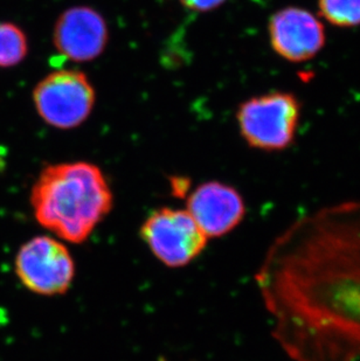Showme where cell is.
<instances>
[{
	"instance_id": "6da1fadb",
	"label": "cell",
	"mask_w": 360,
	"mask_h": 361,
	"mask_svg": "<svg viewBox=\"0 0 360 361\" xmlns=\"http://www.w3.org/2000/svg\"><path fill=\"white\" fill-rule=\"evenodd\" d=\"M255 283L272 338L292 361L360 360V199L290 224Z\"/></svg>"
},
{
	"instance_id": "7a4b0ae2",
	"label": "cell",
	"mask_w": 360,
	"mask_h": 361,
	"mask_svg": "<svg viewBox=\"0 0 360 361\" xmlns=\"http://www.w3.org/2000/svg\"><path fill=\"white\" fill-rule=\"evenodd\" d=\"M112 202L106 176L87 161L49 165L41 171L32 188L37 221L72 243L88 240L112 211Z\"/></svg>"
},
{
	"instance_id": "3957f363",
	"label": "cell",
	"mask_w": 360,
	"mask_h": 361,
	"mask_svg": "<svg viewBox=\"0 0 360 361\" xmlns=\"http://www.w3.org/2000/svg\"><path fill=\"white\" fill-rule=\"evenodd\" d=\"M301 104L294 94L272 92L255 96L239 106V129L249 147L282 151L295 140Z\"/></svg>"
},
{
	"instance_id": "277c9868",
	"label": "cell",
	"mask_w": 360,
	"mask_h": 361,
	"mask_svg": "<svg viewBox=\"0 0 360 361\" xmlns=\"http://www.w3.org/2000/svg\"><path fill=\"white\" fill-rule=\"evenodd\" d=\"M37 114L56 129H74L88 118L95 104V90L80 71H56L41 80L33 92Z\"/></svg>"
},
{
	"instance_id": "5b68a950",
	"label": "cell",
	"mask_w": 360,
	"mask_h": 361,
	"mask_svg": "<svg viewBox=\"0 0 360 361\" xmlns=\"http://www.w3.org/2000/svg\"><path fill=\"white\" fill-rule=\"evenodd\" d=\"M140 235L153 255L170 268L190 264L204 252L208 240L186 209L170 207L152 212Z\"/></svg>"
},
{
	"instance_id": "8992f818",
	"label": "cell",
	"mask_w": 360,
	"mask_h": 361,
	"mask_svg": "<svg viewBox=\"0 0 360 361\" xmlns=\"http://www.w3.org/2000/svg\"><path fill=\"white\" fill-rule=\"evenodd\" d=\"M16 273L33 293L58 296L72 286L75 263L62 242L51 236H37L21 245L16 257Z\"/></svg>"
},
{
	"instance_id": "52a82bcc",
	"label": "cell",
	"mask_w": 360,
	"mask_h": 361,
	"mask_svg": "<svg viewBox=\"0 0 360 361\" xmlns=\"http://www.w3.org/2000/svg\"><path fill=\"white\" fill-rule=\"evenodd\" d=\"M268 32L276 54L295 63L315 58L325 44L322 21L301 7L277 11L270 18Z\"/></svg>"
},
{
	"instance_id": "ba28073f",
	"label": "cell",
	"mask_w": 360,
	"mask_h": 361,
	"mask_svg": "<svg viewBox=\"0 0 360 361\" xmlns=\"http://www.w3.org/2000/svg\"><path fill=\"white\" fill-rule=\"evenodd\" d=\"M186 211L208 239L220 238L236 228L246 215V204L236 188L208 181L191 192Z\"/></svg>"
},
{
	"instance_id": "9c48e42d",
	"label": "cell",
	"mask_w": 360,
	"mask_h": 361,
	"mask_svg": "<svg viewBox=\"0 0 360 361\" xmlns=\"http://www.w3.org/2000/svg\"><path fill=\"white\" fill-rule=\"evenodd\" d=\"M108 27L92 7H72L59 17L54 27L55 48L76 62L92 61L102 54L108 42Z\"/></svg>"
},
{
	"instance_id": "30bf717a",
	"label": "cell",
	"mask_w": 360,
	"mask_h": 361,
	"mask_svg": "<svg viewBox=\"0 0 360 361\" xmlns=\"http://www.w3.org/2000/svg\"><path fill=\"white\" fill-rule=\"evenodd\" d=\"M26 35L20 28L10 23L0 24V67L18 65L28 55Z\"/></svg>"
},
{
	"instance_id": "8fae6325",
	"label": "cell",
	"mask_w": 360,
	"mask_h": 361,
	"mask_svg": "<svg viewBox=\"0 0 360 361\" xmlns=\"http://www.w3.org/2000/svg\"><path fill=\"white\" fill-rule=\"evenodd\" d=\"M320 17L337 27L360 25V0H318Z\"/></svg>"
},
{
	"instance_id": "7c38bea8",
	"label": "cell",
	"mask_w": 360,
	"mask_h": 361,
	"mask_svg": "<svg viewBox=\"0 0 360 361\" xmlns=\"http://www.w3.org/2000/svg\"><path fill=\"white\" fill-rule=\"evenodd\" d=\"M226 0H180L184 6L197 12H208L221 6Z\"/></svg>"
},
{
	"instance_id": "4fadbf2b",
	"label": "cell",
	"mask_w": 360,
	"mask_h": 361,
	"mask_svg": "<svg viewBox=\"0 0 360 361\" xmlns=\"http://www.w3.org/2000/svg\"><path fill=\"white\" fill-rule=\"evenodd\" d=\"M0 165H1V156H0Z\"/></svg>"
}]
</instances>
